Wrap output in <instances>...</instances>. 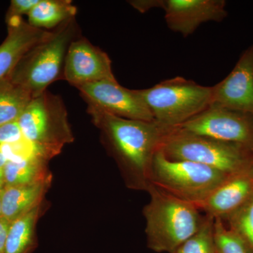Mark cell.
Returning a JSON list of instances; mask_svg holds the SVG:
<instances>
[{
    "label": "cell",
    "instance_id": "cell-6",
    "mask_svg": "<svg viewBox=\"0 0 253 253\" xmlns=\"http://www.w3.org/2000/svg\"><path fill=\"white\" fill-rule=\"evenodd\" d=\"M18 123L25 139L46 161L74 139L62 99L46 90L32 100Z\"/></svg>",
    "mask_w": 253,
    "mask_h": 253
},
{
    "label": "cell",
    "instance_id": "cell-27",
    "mask_svg": "<svg viewBox=\"0 0 253 253\" xmlns=\"http://www.w3.org/2000/svg\"><path fill=\"white\" fill-rule=\"evenodd\" d=\"M2 217V209H1V191H0V219Z\"/></svg>",
    "mask_w": 253,
    "mask_h": 253
},
{
    "label": "cell",
    "instance_id": "cell-9",
    "mask_svg": "<svg viewBox=\"0 0 253 253\" xmlns=\"http://www.w3.org/2000/svg\"><path fill=\"white\" fill-rule=\"evenodd\" d=\"M87 104L118 117L154 121V116L139 90L123 87L117 81H103L78 86Z\"/></svg>",
    "mask_w": 253,
    "mask_h": 253
},
{
    "label": "cell",
    "instance_id": "cell-24",
    "mask_svg": "<svg viewBox=\"0 0 253 253\" xmlns=\"http://www.w3.org/2000/svg\"><path fill=\"white\" fill-rule=\"evenodd\" d=\"M40 0H12L6 14V20L14 17H22V15L29 14Z\"/></svg>",
    "mask_w": 253,
    "mask_h": 253
},
{
    "label": "cell",
    "instance_id": "cell-3",
    "mask_svg": "<svg viewBox=\"0 0 253 253\" xmlns=\"http://www.w3.org/2000/svg\"><path fill=\"white\" fill-rule=\"evenodd\" d=\"M78 37L76 18L61 23L23 56L8 77L28 89L34 99L63 78L68 48Z\"/></svg>",
    "mask_w": 253,
    "mask_h": 253
},
{
    "label": "cell",
    "instance_id": "cell-21",
    "mask_svg": "<svg viewBox=\"0 0 253 253\" xmlns=\"http://www.w3.org/2000/svg\"><path fill=\"white\" fill-rule=\"evenodd\" d=\"M174 253H217L214 239V219L206 216L199 230Z\"/></svg>",
    "mask_w": 253,
    "mask_h": 253
},
{
    "label": "cell",
    "instance_id": "cell-16",
    "mask_svg": "<svg viewBox=\"0 0 253 253\" xmlns=\"http://www.w3.org/2000/svg\"><path fill=\"white\" fill-rule=\"evenodd\" d=\"M77 7L69 0H40L28 14V23L39 29H51L75 18Z\"/></svg>",
    "mask_w": 253,
    "mask_h": 253
},
{
    "label": "cell",
    "instance_id": "cell-19",
    "mask_svg": "<svg viewBox=\"0 0 253 253\" xmlns=\"http://www.w3.org/2000/svg\"><path fill=\"white\" fill-rule=\"evenodd\" d=\"M46 162L41 158L7 161L5 166V186L26 185L45 179L51 175L46 172Z\"/></svg>",
    "mask_w": 253,
    "mask_h": 253
},
{
    "label": "cell",
    "instance_id": "cell-10",
    "mask_svg": "<svg viewBox=\"0 0 253 253\" xmlns=\"http://www.w3.org/2000/svg\"><path fill=\"white\" fill-rule=\"evenodd\" d=\"M62 78L75 87L95 82L116 81L109 56L84 38H76L71 42Z\"/></svg>",
    "mask_w": 253,
    "mask_h": 253
},
{
    "label": "cell",
    "instance_id": "cell-23",
    "mask_svg": "<svg viewBox=\"0 0 253 253\" xmlns=\"http://www.w3.org/2000/svg\"><path fill=\"white\" fill-rule=\"evenodd\" d=\"M25 139L18 121L0 125V146L16 144Z\"/></svg>",
    "mask_w": 253,
    "mask_h": 253
},
{
    "label": "cell",
    "instance_id": "cell-15",
    "mask_svg": "<svg viewBox=\"0 0 253 253\" xmlns=\"http://www.w3.org/2000/svg\"><path fill=\"white\" fill-rule=\"evenodd\" d=\"M51 181L49 175L33 184L5 186L1 191L2 217L11 223L41 205Z\"/></svg>",
    "mask_w": 253,
    "mask_h": 253
},
{
    "label": "cell",
    "instance_id": "cell-11",
    "mask_svg": "<svg viewBox=\"0 0 253 253\" xmlns=\"http://www.w3.org/2000/svg\"><path fill=\"white\" fill-rule=\"evenodd\" d=\"M226 5L224 0H155V8L164 10L168 27L184 38L203 23L224 20Z\"/></svg>",
    "mask_w": 253,
    "mask_h": 253
},
{
    "label": "cell",
    "instance_id": "cell-8",
    "mask_svg": "<svg viewBox=\"0 0 253 253\" xmlns=\"http://www.w3.org/2000/svg\"><path fill=\"white\" fill-rule=\"evenodd\" d=\"M176 128L253 150V115L251 113L210 105L202 113Z\"/></svg>",
    "mask_w": 253,
    "mask_h": 253
},
{
    "label": "cell",
    "instance_id": "cell-18",
    "mask_svg": "<svg viewBox=\"0 0 253 253\" xmlns=\"http://www.w3.org/2000/svg\"><path fill=\"white\" fill-rule=\"evenodd\" d=\"M33 95L9 77L0 79V125L18 121Z\"/></svg>",
    "mask_w": 253,
    "mask_h": 253
},
{
    "label": "cell",
    "instance_id": "cell-2",
    "mask_svg": "<svg viewBox=\"0 0 253 253\" xmlns=\"http://www.w3.org/2000/svg\"><path fill=\"white\" fill-rule=\"evenodd\" d=\"M150 199L143 210L147 247L154 252L174 253L196 234L206 215L197 206L151 184Z\"/></svg>",
    "mask_w": 253,
    "mask_h": 253
},
{
    "label": "cell",
    "instance_id": "cell-25",
    "mask_svg": "<svg viewBox=\"0 0 253 253\" xmlns=\"http://www.w3.org/2000/svg\"><path fill=\"white\" fill-rule=\"evenodd\" d=\"M11 223L4 218L0 219V253H4L5 244H6V236Z\"/></svg>",
    "mask_w": 253,
    "mask_h": 253
},
{
    "label": "cell",
    "instance_id": "cell-22",
    "mask_svg": "<svg viewBox=\"0 0 253 253\" xmlns=\"http://www.w3.org/2000/svg\"><path fill=\"white\" fill-rule=\"evenodd\" d=\"M214 239L217 253H250L246 245L221 219H214Z\"/></svg>",
    "mask_w": 253,
    "mask_h": 253
},
{
    "label": "cell",
    "instance_id": "cell-5",
    "mask_svg": "<svg viewBox=\"0 0 253 253\" xmlns=\"http://www.w3.org/2000/svg\"><path fill=\"white\" fill-rule=\"evenodd\" d=\"M139 91L154 121L169 129L202 113L212 99V86L200 85L182 77L166 80Z\"/></svg>",
    "mask_w": 253,
    "mask_h": 253
},
{
    "label": "cell",
    "instance_id": "cell-13",
    "mask_svg": "<svg viewBox=\"0 0 253 253\" xmlns=\"http://www.w3.org/2000/svg\"><path fill=\"white\" fill-rule=\"evenodd\" d=\"M253 196V168L231 174L196 205L205 215L223 221Z\"/></svg>",
    "mask_w": 253,
    "mask_h": 253
},
{
    "label": "cell",
    "instance_id": "cell-20",
    "mask_svg": "<svg viewBox=\"0 0 253 253\" xmlns=\"http://www.w3.org/2000/svg\"><path fill=\"white\" fill-rule=\"evenodd\" d=\"M226 220L227 227L242 240L250 253H253V196Z\"/></svg>",
    "mask_w": 253,
    "mask_h": 253
},
{
    "label": "cell",
    "instance_id": "cell-26",
    "mask_svg": "<svg viewBox=\"0 0 253 253\" xmlns=\"http://www.w3.org/2000/svg\"><path fill=\"white\" fill-rule=\"evenodd\" d=\"M6 162L7 161L6 158L0 151V191H2L5 187L4 172Z\"/></svg>",
    "mask_w": 253,
    "mask_h": 253
},
{
    "label": "cell",
    "instance_id": "cell-4",
    "mask_svg": "<svg viewBox=\"0 0 253 253\" xmlns=\"http://www.w3.org/2000/svg\"><path fill=\"white\" fill-rule=\"evenodd\" d=\"M160 151L173 161L199 163L231 175L253 168V150L177 128L166 133Z\"/></svg>",
    "mask_w": 253,
    "mask_h": 253
},
{
    "label": "cell",
    "instance_id": "cell-17",
    "mask_svg": "<svg viewBox=\"0 0 253 253\" xmlns=\"http://www.w3.org/2000/svg\"><path fill=\"white\" fill-rule=\"evenodd\" d=\"M41 205L10 224L4 253H30L36 246V227Z\"/></svg>",
    "mask_w": 253,
    "mask_h": 253
},
{
    "label": "cell",
    "instance_id": "cell-14",
    "mask_svg": "<svg viewBox=\"0 0 253 253\" xmlns=\"http://www.w3.org/2000/svg\"><path fill=\"white\" fill-rule=\"evenodd\" d=\"M6 21L8 34L0 45V79L9 76L23 56L51 33L33 27L22 17L11 18Z\"/></svg>",
    "mask_w": 253,
    "mask_h": 253
},
{
    "label": "cell",
    "instance_id": "cell-12",
    "mask_svg": "<svg viewBox=\"0 0 253 253\" xmlns=\"http://www.w3.org/2000/svg\"><path fill=\"white\" fill-rule=\"evenodd\" d=\"M211 105L253 115V44L227 77L212 86Z\"/></svg>",
    "mask_w": 253,
    "mask_h": 253
},
{
    "label": "cell",
    "instance_id": "cell-7",
    "mask_svg": "<svg viewBox=\"0 0 253 253\" xmlns=\"http://www.w3.org/2000/svg\"><path fill=\"white\" fill-rule=\"evenodd\" d=\"M229 176L201 163L168 159L158 151L151 168V184L196 206Z\"/></svg>",
    "mask_w": 253,
    "mask_h": 253
},
{
    "label": "cell",
    "instance_id": "cell-1",
    "mask_svg": "<svg viewBox=\"0 0 253 253\" xmlns=\"http://www.w3.org/2000/svg\"><path fill=\"white\" fill-rule=\"evenodd\" d=\"M87 111L95 126L102 131L126 185L131 189L147 191L151 184L155 156L169 129L156 121L118 117L91 104H88Z\"/></svg>",
    "mask_w": 253,
    "mask_h": 253
}]
</instances>
